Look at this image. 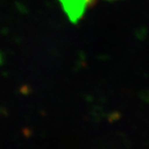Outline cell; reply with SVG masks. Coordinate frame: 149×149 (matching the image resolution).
I'll return each instance as SVG.
<instances>
[{
	"instance_id": "cell-1",
	"label": "cell",
	"mask_w": 149,
	"mask_h": 149,
	"mask_svg": "<svg viewBox=\"0 0 149 149\" xmlns=\"http://www.w3.org/2000/svg\"><path fill=\"white\" fill-rule=\"evenodd\" d=\"M93 0H60L64 10L72 21L79 20Z\"/></svg>"
}]
</instances>
